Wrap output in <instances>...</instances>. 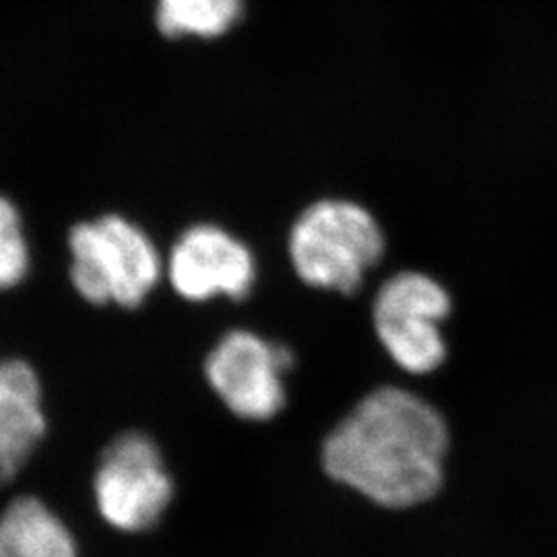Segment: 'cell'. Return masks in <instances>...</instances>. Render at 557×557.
<instances>
[{
  "mask_svg": "<svg viewBox=\"0 0 557 557\" xmlns=\"http://www.w3.org/2000/svg\"><path fill=\"white\" fill-rule=\"evenodd\" d=\"M287 252L308 287L351 296L379 267L386 238L376 218L359 202L322 199L299 213Z\"/></svg>",
  "mask_w": 557,
  "mask_h": 557,
  "instance_id": "7a4b0ae2",
  "label": "cell"
},
{
  "mask_svg": "<svg viewBox=\"0 0 557 557\" xmlns=\"http://www.w3.org/2000/svg\"><path fill=\"white\" fill-rule=\"evenodd\" d=\"M244 0H158V27L168 38H220L242 17Z\"/></svg>",
  "mask_w": 557,
  "mask_h": 557,
  "instance_id": "30bf717a",
  "label": "cell"
},
{
  "mask_svg": "<svg viewBox=\"0 0 557 557\" xmlns=\"http://www.w3.org/2000/svg\"><path fill=\"white\" fill-rule=\"evenodd\" d=\"M100 517L122 533H145L174 498V481L160 446L143 432H124L101 453L94 478Z\"/></svg>",
  "mask_w": 557,
  "mask_h": 557,
  "instance_id": "5b68a950",
  "label": "cell"
},
{
  "mask_svg": "<svg viewBox=\"0 0 557 557\" xmlns=\"http://www.w3.org/2000/svg\"><path fill=\"white\" fill-rule=\"evenodd\" d=\"M453 314V296L421 271H400L380 285L372 322L382 349L398 368L428 376L448 358L444 322Z\"/></svg>",
  "mask_w": 557,
  "mask_h": 557,
  "instance_id": "277c9868",
  "label": "cell"
},
{
  "mask_svg": "<svg viewBox=\"0 0 557 557\" xmlns=\"http://www.w3.org/2000/svg\"><path fill=\"white\" fill-rule=\"evenodd\" d=\"M0 557H79L69 527L41 499L21 496L0 512Z\"/></svg>",
  "mask_w": 557,
  "mask_h": 557,
  "instance_id": "9c48e42d",
  "label": "cell"
},
{
  "mask_svg": "<svg viewBox=\"0 0 557 557\" xmlns=\"http://www.w3.org/2000/svg\"><path fill=\"white\" fill-rule=\"evenodd\" d=\"M294 354L252 331L225 333L205 359V379L221 403L244 421H267L285 405V374Z\"/></svg>",
  "mask_w": 557,
  "mask_h": 557,
  "instance_id": "8992f818",
  "label": "cell"
},
{
  "mask_svg": "<svg viewBox=\"0 0 557 557\" xmlns=\"http://www.w3.org/2000/svg\"><path fill=\"white\" fill-rule=\"evenodd\" d=\"M29 262L20 209L7 197H0V292L20 285L29 273Z\"/></svg>",
  "mask_w": 557,
  "mask_h": 557,
  "instance_id": "8fae6325",
  "label": "cell"
},
{
  "mask_svg": "<svg viewBox=\"0 0 557 557\" xmlns=\"http://www.w3.org/2000/svg\"><path fill=\"white\" fill-rule=\"evenodd\" d=\"M450 428L438 409L398 386H380L338 421L320 462L338 485L380 508L409 510L444 485Z\"/></svg>",
  "mask_w": 557,
  "mask_h": 557,
  "instance_id": "6da1fadb",
  "label": "cell"
},
{
  "mask_svg": "<svg viewBox=\"0 0 557 557\" xmlns=\"http://www.w3.org/2000/svg\"><path fill=\"white\" fill-rule=\"evenodd\" d=\"M71 283L94 306L139 308L160 283L163 264L153 239L122 215L83 221L69 234Z\"/></svg>",
  "mask_w": 557,
  "mask_h": 557,
  "instance_id": "3957f363",
  "label": "cell"
},
{
  "mask_svg": "<svg viewBox=\"0 0 557 557\" xmlns=\"http://www.w3.org/2000/svg\"><path fill=\"white\" fill-rule=\"evenodd\" d=\"M44 436L40 376L23 359H0V485L20 475Z\"/></svg>",
  "mask_w": 557,
  "mask_h": 557,
  "instance_id": "ba28073f",
  "label": "cell"
},
{
  "mask_svg": "<svg viewBox=\"0 0 557 557\" xmlns=\"http://www.w3.org/2000/svg\"><path fill=\"white\" fill-rule=\"evenodd\" d=\"M168 281L188 301L246 299L257 283V259L232 232L199 223L180 236L165 264Z\"/></svg>",
  "mask_w": 557,
  "mask_h": 557,
  "instance_id": "52a82bcc",
  "label": "cell"
}]
</instances>
